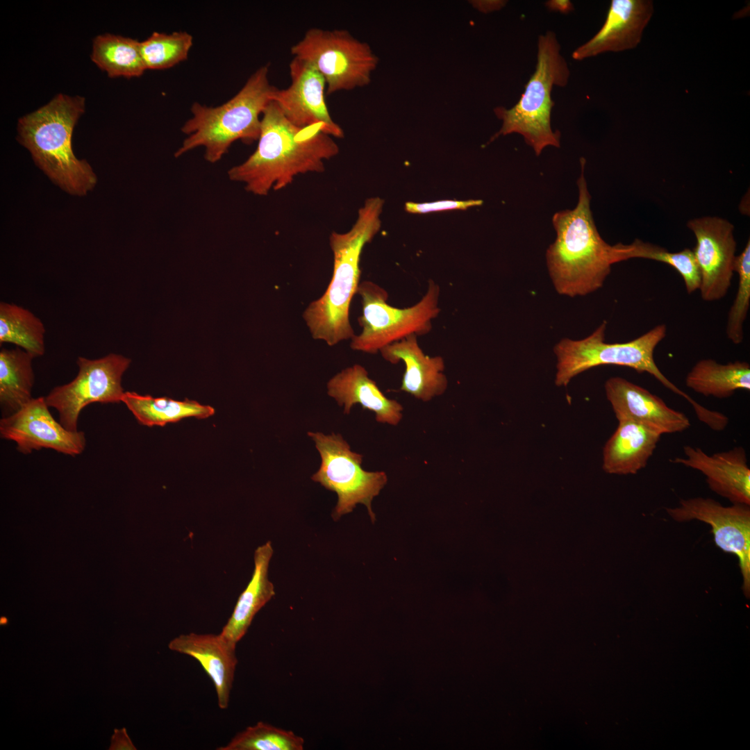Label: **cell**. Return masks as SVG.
I'll use <instances>...</instances> for the list:
<instances>
[{
	"label": "cell",
	"mask_w": 750,
	"mask_h": 750,
	"mask_svg": "<svg viewBox=\"0 0 750 750\" xmlns=\"http://www.w3.org/2000/svg\"><path fill=\"white\" fill-rule=\"evenodd\" d=\"M674 520H699L709 524L716 545L722 551L735 555L742 577V590L750 591V508L749 505L733 503L724 506L709 498L682 499L675 508H666Z\"/></svg>",
	"instance_id": "obj_12"
},
{
	"label": "cell",
	"mask_w": 750,
	"mask_h": 750,
	"mask_svg": "<svg viewBox=\"0 0 750 750\" xmlns=\"http://www.w3.org/2000/svg\"><path fill=\"white\" fill-rule=\"evenodd\" d=\"M7 622H8V621H7V619L6 617H1V620H0L1 624H7Z\"/></svg>",
	"instance_id": "obj_37"
},
{
	"label": "cell",
	"mask_w": 750,
	"mask_h": 750,
	"mask_svg": "<svg viewBox=\"0 0 750 750\" xmlns=\"http://www.w3.org/2000/svg\"><path fill=\"white\" fill-rule=\"evenodd\" d=\"M45 328L29 310L15 303H0V344L10 343L34 358L44 355Z\"/></svg>",
	"instance_id": "obj_28"
},
{
	"label": "cell",
	"mask_w": 750,
	"mask_h": 750,
	"mask_svg": "<svg viewBox=\"0 0 750 750\" xmlns=\"http://www.w3.org/2000/svg\"><path fill=\"white\" fill-rule=\"evenodd\" d=\"M625 260L644 258L666 263L674 268L683 279L688 294L699 290L701 275L693 250L685 248L678 252H669L665 248L635 239L624 244Z\"/></svg>",
	"instance_id": "obj_29"
},
{
	"label": "cell",
	"mask_w": 750,
	"mask_h": 750,
	"mask_svg": "<svg viewBox=\"0 0 750 750\" xmlns=\"http://www.w3.org/2000/svg\"><path fill=\"white\" fill-rule=\"evenodd\" d=\"M192 44L193 37L186 31L153 32L140 42L146 69H166L185 60Z\"/></svg>",
	"instance_id": "obj_30"
},
{
	"label": "cell",
	"mask_w": 750,
	"mask_h": 750,
	"mask_svg": "<svg viewBox=\"0 0 750 750\" xmlns=\"http://www.w3.org/2000/svg\"><path fill=\"white\" fill-rule=\"evenodd\" d=\"M581 159L578 199L574 209L556 212L555 241L546 251V263L556 291L569 297L585 296L601 288L611 266L624 261L623 244L607 243L600 235L590 208L591 197Z\"/></svg>",
	"instance_id": "obj_2"
},
{
	"label": "cell",
	"mask_w": 750,
	"mask_h": 750,
	"mask_svg": "<svg viewBox=\"0 0 750 750\" xmlns=\"http://www.w3.org/2000/svg\"><path fill=\"white\" fill-rule=\"evenodd\" d=\"M268 74L269 65L259 67L236 94L219 106L194 102L192 117L181 127L187 137L174 156L203 147L205 160L215 163L235 141L247 144L258 141L262 112L276 89L270 84Z\"/></svg>",
	"instance_id": "obj_4"
},
{
	"label": "cell",
	"mask_w": 750,
	"mask_h": 750,
	"mask_svg": "<svg viewBox=\"0 0 750 750\" xmlns=\"http://www.w3.org/2000/svg\"><path fill=\"white\" fill-rule=\"evenodd\" d=\"M122 401L138 422L147 426H164L169 423L195 417L206 419L215 414V409L193 400L177 401L167 397L155 398L149 394L125 392Z\"/></svg>",
	"instance_id": "obj_25"
},
{
	"label": "cell",
	"mask_w": 750,
	"mask_h": 750,
	"mask_svg": "<svg viewBox=\"0 0 750 750\" xmlns=\"http://www.w3.org/2000/svg\"><path fill=\"white\" fill-rule=\"evenodd\" d=\"M653 12L651 0H612L605 22L598 32L572 53L583 60L605 52L635 48Z\"/></svg>",
	"instance_id": "obj_17"
},
{
	"label": "cell",
	"mask_w": 750,
	"mask_h": 750,
	"mask_svg": "<svg viewBox=\"0 0 750 750\" xmlns=\"http://www.w3.org/2000/svg\"><path fill=\"white\" fill-rule=\"evenodd\" d=\"M48 407L45 397L33 398L17 412L3 417L1 438L15 442L17 449L24 454L42 448L71 456L81 454L86 445L85 433L65 428Z\"/></svg>",
	"instance_id": "obj_14"
},
{
	"label": "cell",
	"mask_w": 750,
	"mask_h": 750,
	"mask_svg": "<svg viewBox=\"0 0 750 750\" xmlns=\"http://www.w3.org/2000/svg\"><path fill=\"white\" fill-rule=\"evenodd\" d=\"M273 554L270 541L254 552V569L245 590L240 595L233 612L223 627L221 636L237 645L244 636L256 613L275 595L273 583L268 578V569Z\"/></svg>",
	"instance_id": "obj_23"
},
{
	"label": "cell",
	"mask_w": 750,
	"mask_h": 750,
	"mask_svg": "<svg viewBox=\"0 0 750 750\" xmlns=\"http://www.w3.org/2000/svg\"><path fill=\"white\" fill-rule=\"evenodd\" d=\"M687 226L697 240L693 252L701 275V297L706 301L720 300L726 295L734 273V226L726 219L710 216L691 219Z\"/></svg>",
	"instance_id": "obj_13"
},
{
	"label": "cell",
	"mask_w": 750,
	"mask_h": 750,
	"mask_svg": "<svg viewBox=\"0 0 750 750\" xmlns=\"http://www.w3.org/2000/svg\"><path fill=\"white\" fill-rule=\"evenodd\" d=\"M537 47L535 71L518 101L510 108L500 106L494 109L502 126L490 142L500 135L518 133L535 154L540 156L547 147L560 146V133L551 127V112L555 104L551 92L554 86L563 88L568 84L570 70L560 53V44L553 31H547L540 35Z\"/></svg>",
	"instance_id": "obj_6"
},
{
	"label": "cell",
	"mask_w": 750,
	"mask_h": 750,
	"mask_svg": "<svg viewBox=\"0 0 750 750\" xmlns=\"http://www.w3.org/2000/svg\"><path fill=\"white\" fill-rule=\"evenodd\" d=\"M308 435L315 442L321 457L320 467L311 478L338 496L333 519L338 520L362 503L374 522L372 502L387 483L386 474L364 470L362 455L352 451L340 434L308 432Z\"/></svg>",
	"instance_id": "obj_10"
},
{
	"label": "cell",
	"mask_w": 750,
	"mask_h": 750,
	"mask_svg": "<svg viewBox=\"0 0 750 750\" xmlns=\"http://www.w3.org/2000/svg\"><path fill=\"white\" fill-rule=\"evenodd\" d=\"M734 272L738 274V288L731 307L726 328V334L735 344L744 339V323L750 306V240H748L742 252L736 256Z\"/></svg>",
	"instance_id": "obj_32"
},
{
	"label": "cell",
	"mask_w": 750,
	"mask_h": 750,
	"mask_svg": "<svg viewBox=\"0 0 750 750\" xmlns=\"http://www.w3.org/2000/svg\"><path fill=\"white\" fill-rule=\"evenodd\" d=\"M382 357L392 364L405 365L400 390L416 399L429 401L443 394L448 386L444 374V360L440 356L426 355L419 347L417 336L412 335L383 348Z\"/></svg>",
	"instance_id": "obj_19"
},
{
	"label": "cell",
	"mask_w": 750,
	"mask_h": 750,
	"mask_svg": "<svg viewBox=\"0 0 750 750\" xmlns=\"http://www.w3.org/2000/svg\"><path fill=\"white\" fill-rule=\"evenodd\" d=\"M131 359L110 353L98 359L79 356L78 372L69 383L53 388L45 397L49 407L57 410L60 423L67 430L77 431L79 414L91 403H119L124 394L122 377Z\"/></svg>",
	"instance_id": "obj_11"
},
{
	"label": "cell",
	"mask_w": 750,
	"mask_h": 750,
	"mask_svg": "<svg viewBox=\"0 0 750 750\" xmlns=\"http://www.w3.org/2000/svg\"><path fill=\"white\" fill-rule=\"evenodd\" d=\"M327 393L348 414L354 404L372 411L379 423L397 425L401 420L403 406L387 398L376 383L360 365L349 367L335 374L327 383Z\"/></svg>",
	"instance_id": "obj_21"
},
{
	"label": "cell",
	"mask_w": 750,
	"mask_h": 750,
	"mask_svg": "<svg viewBox=\"0 0 750 750\" xmlns=\"http://www.w3.org/2000/svg\"><path fill=\"white\" fill-rule=\"evenodd\" d=\"M685 385L705 397L727 398L737 390H750V365L745 361L720 364L702 359L688 373Z\"/></svg>",
	"instance_id": "obj_24"
},
{
	"label": "cell",
	"mask_w": 750,
	"mask_h": 750,
	"mask_svg": "<svg viewBox=\"0 0 750 750\" xmlns=\"http://www.w3.org/2000/svg\"><path fill=\"white\" fill-rule=\"evenodd\" d=\"M33 358L31 354L18 347L1 349L0 403L3 417L17 412L33 399Z\"/></svg>",
	"instance_id": "obj_26"
},
{
	"label": "cell",
	"mask_w": 750,
	"mask_h": 750,
	"mask_svg": "<svg viewBox=\"0 0 750 750\" xmlns=\"http://www.w3.org/2000/svg\"><path fill=\"white\" fill-rule=\"evenodd\" d=\"M544 5L549 10L561 14H568L574 9L573 3L569 0H549L546 1Z\"/></svg>",
	"instance_id": "obj_35"
},
{
	"label": "cell",
	"mask_w": 750,
	"mask_h": 750,
	"mask_svg": "<svg viewBox=\"0 0 750 750\" xmlns=\"http://www.w3.org/2000/svg\"><path fill=\"white\" fill-rule=\"evenodd\" d=\"M685 458L671 462L701 472L711 490L733 503L750 504V469L745 449L735 447L708 455L699 447H683Z\"/></svg>",
	"instance_id": "obj_18"
},
{
	"label": "cell",
	"mask_w": 750,
	"mask_h": 750,
	"mask_svg": "<svg viewBox=\"0 0 750 750\" xmlns=\"http://www.w3.org/2000/svg\"><path fill=\"white\" fill-rule=\"evenodd\" d=\"M168 647L200 663L213 683L219 707L226 709L238 662L236 646L226 641L220 634L190 633L173 638Z\"/></svg>",
	"instance_id": "obj_20"
},
{
	"label": "cell",
	"mask_w": 750,
	"mask_h": 750,
	"mask_svg": "<svg viewBox=\"0 0 750 750\" xmlns=\"http://www.w3.org/2000/svg\"><path fill=\"white\" fill-rule=\"evenodd\" d=\"M357 294L361 299L362 315L358 323L362 331L351 338L350 347L364 353L375 354L410 335L428 334L433 328V320L441 311L440 288L433 280H429L421 299L408 308L388 303L387 291L372 281L360 283Z\"/></svg>",
	"instance_id": "obj_8"
},
{
	"label": "cell",
	"mask_w": 750,
	"mask_h": 750,
	"mask_svg": "<svg viewBox=\"0 0 750 750\" xmlns=\"http://www.w3.org/2000/svg\"><path fill=\"white\" fill-rule=\"evenodd\" d=\"M339 153L333 138L317 127L299 128L290 123L271 101L262 112L254 152L228 171L231 181L242 183L255 195L290 185L294 176L322 172L324 161Z\"/></svg>",
	"instance_id": "obj_1"
},
{
	"label": "cell",
	"mask_w": 750,
	"mask_h": 750,
	"mask_svg": "<svg viewBox=\"0 0 750 750\" xmlns=\"http://www.w3.org/2000/svg\"><path fill=\"white\" fill-rule=\"evenodd\" d=\"M131 740L127 734L126 729L114 730V734L111 738V744L109 750H135Z\"/></svg>",
	"instance_id": "obj_34"
},
{
	"label": "cell",
	"mask_w": 750,
	"mask_h": 750,
	"mask_svg": "<svg viewBox=\"0 0 750 750\" xmlns=\"http://www.w3.org/2000/svg\"><path fill=\"white\" fill-rule=\"evenodd\" d=\"M92 60L110 77H138L146 69L140 42L110 33L95 37Z\"/></svg>",
	"instance_id": "obj_27"
},
{
	"label": "cell",
	"mask_w": 750,
	"mask_h": 750,
	"mask_svg": "<svg viewBox=\"0 0 750 750\" xmlns=\"http://www.w3.org/2000/svg\"><path fill=\"white\" fill-rule=\"evenodd\" d=\"M604 389L618 422H637L661 435L682 432L690 426L684 413L669 408L657 395L622 377L609 378Z\"/></svg>",
	"instance_id": "obj_16"
},
{
	"label": "cell",
	"mask_w": 750,
	"mask_h": 750,
	"mask_svg": "<svg viewBox=\"0 0 750 750\" xmlns=\"http://www.w3.org/2000/svg\"><path fill=\"white\" fill-rule=\"evenodd\" d=\"M602 452V469L610 474H635L652 456L661 434L631 421L618 422Z\"/></svg>",
	"instance_id": "obj_22"
},
{
	"label": "cell",
	"mask_w": 750,
	"mask_h": 750,
	"mask_svg": "<svg viewBox=\"0 0 750 750\" xmlns=\"http://www.w3.org/2000/svg\"><path fill=\"white\" fill-rule=\"evenodd\" d=\"M290 52L318 70L325 80L327 94L367 85L378 62L367 43L344 29L311 28Z\"/></svg>",
	"instance_id": "obj_9"
},
{
	"label": "cell",
	"mask_w": 750,
	"mask_h": 750,
	"mask_svg": "<svg viewBox=\"0 0 750 750\" xmlns=\"http://www.w3.org/2000/svg\"><path fill=\"white\" fill-rule=\"evenodd\" d=\"M384 201L371 197L358 210V218L347 232H332L330 246L333 271L330 283L319 299L305 309L303 317L315 340L334 346L355 335L349 320L351 302L357 294L361 271L360 256L365 245L381 228Z\"/></svg>",
	"instance_id": "obj_3"
},
{
	"label": "cell",
	"mask_w": 750,
	"mask_h": 750,
	"mask_svg": "<svg viewBox=\"0 0 750 750\" xmlns=\"http://www.w3.org/2000/svg\"><path fill=\"white\" fill-rule=\"evenodd\" d=\"M476 4V8L482 12H488L497 10L503 8L506 1H481Z\"/></svg>",
	"instance_id": "obj_36"
},
{
	"label": "cell",
	"mask_w": 750,
	"mask_h": 750,
	"mask_svg": "<svg viewBox=\"0 0 750 750\" xmlns=\"http://www.w3.org/2000/svg\"><path fill=\"white\" fill-rule=\"evenodd\" d=\"M289 69L290 86L276 88L272 97L285 117L297 127H317L331 137L343 138V130L333 120L326 106L322 75L313 65L295 57Z\"/></svg>",
	"instance_id": "obj_15"
},
{
	"label": "cell",
	"mask_w": 750,
	"mask_h": 750,
	"mask_svg": "<svg viewBox=\"0 0 750 750\" xmlns=\"http://www.w3.org/2000/svg\"><path fill=\"white\" fill-rule=\"evenodd\" d=\"M483 201L481 199L469 200H440L433 202L415 203L408 201L405 203L406 212L412 214H424L432 212H440L454 210H467L472 207L481 206Z\"/></svg>",
	"instance_id": "obj_33"
},
{
	"label": "cell",
	"mask_w": 750,
	"mask_h": 750,
	"mask_svg": "<svg viewBox=\"0 0 750 750\" xmlns=\"http://www.w3.org/2000/svg\"><path fill=\"white\" fill-rule=\"evenodd\" d=\"M607 322L603 321L588 337L574 340L561 339L553 347L556 357L555 384L566 387L577 375L601 365H617L632 368L639 373L654 376L668 390L683 397L692 406L697 418L703 417L708 409L671 382L659 369L653 353L665 338L667 327L656 326L640 337L626 342H605Z\"/></svg>",
	"instance_id": "obj_7"
},
{
	"label": "cell",
	"mask_w": 750,
	"mask_h": 750,
	"mask_svg": "<svg viewBox=\"0 0 750 750\" xmlns=\"http://www.w3.org/2000/svg\"><path fill=\"white\" fill-rule=\"evenodd\" d=\"M85 109V99L58 94L18 122V138L53 182L75 195H84L97 183L85 160L76 158L72 133Z\"/></svg>",
	"instance_id": "obj_5"
},
{
	"label": "cell",
	"mask_w": 750,
	"mask_h": 750,
	"mask_svg": "<svg viewBox=\"0 0 750 750\" xmlns=\"http://www.w3.org/2000/svg\"><path fill=\"white\" fill-rule=\"evenodd\" d=\"M304 740L292 731L258 722L238 733L218 750H302Z\"/></svg>",
	"instance_id": "obj_31"
}]
</instances>
